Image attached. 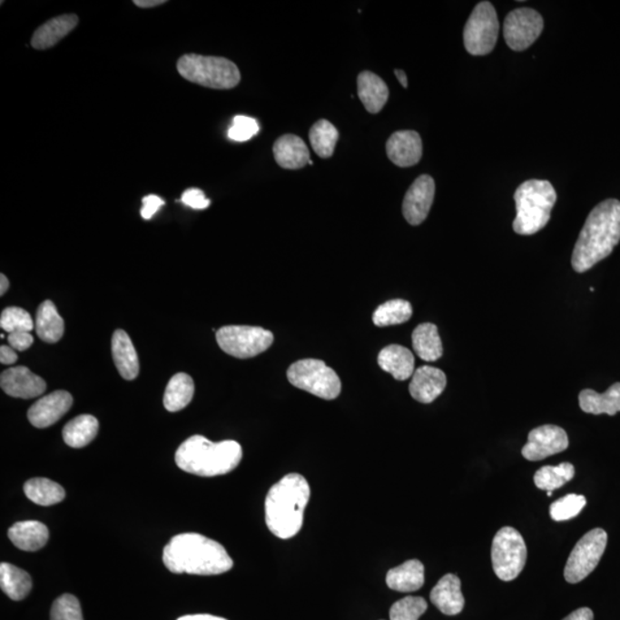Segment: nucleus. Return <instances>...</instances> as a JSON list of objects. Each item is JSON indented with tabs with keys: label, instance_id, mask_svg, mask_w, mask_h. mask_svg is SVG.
Returning a JSON list of instances; mask_svg holds the SVG:
<instances>
[{
	"label": "nucleus",
	"instance_id": "nucleus-1",
	"mask_svg": "<svg viewBox=\"0 0 620 620\" xmlns=\"http://www.w3.org/2000/svg\"><path fill=\"white\" fill-rule=\"evenodd\" d=\"M162 559L167 569L176 575L216 576L233 566L222 545L198 533L173 536L163 549Z\"/></svg>",
	"mask_w": 620,
	"mask_h": 620
},
{
	"label": "nucleus",
	"instance_id": "nucleus-2",
	"mask_svg": "<svg viewBox=\"0 0 620 620\" xmlns=\"http://www.w3.org/2000/svg\"><path fill=\"white\" fill-rule=\"evenodd\" d=\"M620 241V202L615 199L598 203L589 212L572 254V267L585 272L608 258Z\"/></svg>",
	"mask_w": 620,
	"mask_h": 620
},
{
	"label": "nucleus",
	"instance_id": "nucleus-3",
	"mask_svg": "<svg viewBox=\"0 0 620 620\" xmlns=\"http://www.w3.org/2000/svg\"><path fill=\"white\" fill-rule=\"evenodd\" d=\"M310 498V484L301 475H286L272 485L264 503L269 531L283 540L297 536L302 528L303 514Z\"/></svg>",
	"mask_w": 620,
	"mask_h": 620
},
{
	"label": "nucleus",
	"instance_id": "nucleus-4",
	"mask_svg": "<svg viewBox=\"0 0 620 620\" xmlns=\"http://www.w3.org/2000/svg\"><path fill=\"white\" fill-rule=\"evenodd\" d=\"M241 458V446L237 441L212 442L202 436L186 439L175 455L181 470L201 477L227 475L240 466Z\"/></svg>",
	"mask_w": 620,
	"mask_h": 620
},
{
	"label": "nucleus",
	"instance_id": "nucleus-5",
	"mask_svg": "<svg viewBox=\"0 0 620 620\" xmlns=\"http://www.w3.org/2000/svg\"><path fill=\"white\" fill-rule=\"evenodd\" d=\"M514 198L517 212L513 223L514 231L518 235L531 236L549 222L557 194L550 182L528 180L518 186Z\"/></svg>",
	"mask_w": 620,
	"mask_h": 620
},
{
	"label": "nucleus",
	"instance_id": "nucleus-6",
	"mask_svg": "<svg viewBox=\"0 0 620 620\" xmlns=\"http://www.w3.org/2000/svg\"><path fill=\"white\" fill-rule=\"evenodd\" d=\"M177 71L186 81L210 89H233L241 82L236 64L220 56L185 54L177 63Z\"/></svg>",
	"mask_w": 620,
	"mask_h": 620
},
{
	"label": "nucleus",
	"instance_id": "nucleus-7",
	"mask_svg": "<svg viewBox=\"0 0 620 620\" xmlns=\"http://www.w3.org/2000/svg\"><path fill=\"white\" fill-rule=\"evenodd\" d=\"M288 379L296 388L324 400H335L341 392L340 376L320 359H305L290 364Z\"/></svg>",
	"mask_w": 620,
	"mask_h": 620
},
{
	"label": "nucleus",
	"instance_id": "nucleus-8",
	"mask_svg": "<svg viewBox=\"0 0 620 620\" xmlns=\"http://www.w3.org/2000/svg\"><path fill=\"white\" fill-rule=\"evenodd\" d=\"M527 558V548L522 535L510 527L498 530L492 544V565L497 578L503 581L517 578Z\"/></svg>",
	"mask_w": 620,
	"mask_h": 620
},
{
	"label": "nucleus",
	"instance_id": "nucleus-9",
	"mask_svg": "<svg viewBox=\"0 0 620 620\" xmlns=\"http://www.w3.org/2000/svg\"><path fill=\"white\" fill-rule=\"evenodd\" d=\"M216 341L223 352L237 359L258 357L274 342V335L266 329L247 325H228L216 332Z\"/></svg>",
	"mask_w": 620,
	"mask_h": 620
},
{
	"label": "nucleus",
	"instance_id": "nucleus-10",
	"mask_svg": "<svg viewBox=\"0 0 620 620\" xmlns=\"http://www.w3.org/2000/svg\"><path fill=\"white\" fill-rule=\"evenodd\" d=\"M500 24L496 8L489 2H481L472 11L464 27L463 40L466 50L472 55L491 54L497 45Z\"/></svg>",
	"mask_w": 620,
	"mask_h": 620
},
{
	"label": "nucleus",
	"instance_id": "nucleus-11",
	"mask_svg": "<svg viewBox=\"0 0 620 620\" xmlns=\"http://www.w3.org/2000/svg\"><path fill=\"white\" fill-rule=\"evenodd\" d=\"M608 535L602 528H594L576 542L567 558L565 578L567 583L578 584L592 574L604 556Z\"/></svg>",
	"mask_w": 620,
	"mask_h": 620
},
{
	"label": "nucleus",
	"instance_id": "nucleus-12",
	"mask_svg": "<svg viewBox=\"0 0 620 620\" xmlns=\"http://www.w3.org/2000/svg\"><path fill=\"white\" fill-rule=\"evenodd\" d=\"M544 30V19L539 12L532 8H516L507 15L503 25V34L507 44L514 51L528 49Z\"/></svg>",
	"mask_w": 620,
	"mask_h": 620
},
{
	"label": "nucleus",
	"instance_id": "nucleus-13",
	"mask_svg": "<svg viewBox=\"0 0 620 620\" xmlns=\"http://www.w3.org/2000/svg\"><path fill=\"white\" fill-rule=\"evenodd\" d=\"M567 448L569 438L562 428L556 425H542L528 433L522 455L527 461H541L552 455L565 452Z\"/></svg>",
	"mask_w": 620,
	"mask_h": 620
},
{
	"label": "nucleus",
	"instance_id": "nucleus-14",
	"mask_svg": "<svg viewBox=\"0 0 620 620\" xmlns=\"http://www.w3.org/2000/svg\"><path fill=\"white\" fill-rule=\"evenodd\" d=\"M436 183L431 176L422 175L407 191L402 203L403 216L411 225L423 223L435 201Z\"/></svg>",
	"mask_w": 620,
	"mask_h": 620
},
{
	"label": "nucleus",
	"instance_id": "nucleus-15",
	"mask_svg": "<svg viewBox=\"0 0 620 620\" xmlns=\"http://www.w3.org/2000/svg\"><path fill=\"white\" fill-rule=\"evenodd\" d=\"M0 386L7 396L20 399L40 397L46 389L45 380L27 367H15L4 371L0 376Z\"/></svg>",
	"mask_w": 620,
	"mask_h": 620
},
{
	"label": "nucleus",
	"instance_id": "nucleus-16",
	"mask_svg": "<svg viewBox=\"0 0 620 620\" xmlns=\"http://www.w3.org/2000/svg\"><path fill=\"white\" fill-rule=\"evenodd\" d=\"M73 397L66 391H55L34 402L28 411L29 422L37 428H45L58 422L68 413Z\"/></svg>",
	"mask_w": 620,
	"mask_h": 620
},
{
	"label": "nucleus",
	"instance_id": "nucleus-17",
	"mask_svg": "<svg viewBox=\"0 0 620 620\" xmlns=\"http://www.w3.org/2000/svg\"><path fill=\"white\" fill-rule=\"evenodd\" d=\"M388 157L399 167L415 166L423 155L422 138L413 130L397 132L386 143Z\"/></svg>",
	"mask_w": 620,
	"mask_h": 620
},
{
	"label": "nucleus",
	"instance_id": "nucleus-18",
	"mask_svg": "<svg viewBox=\"0 0 620 620\" xmlns=\"http://www.w3.org/2000/svg\"><path fill=\"white\" fill-rule=\"evenodd\" d=\"M448 385L444 371L423 366L415 370L409 384L410 396L420 403H431L440 396Z\"/></svg>",
	"mask_w": 620,
	"mask_h": 620
},
{
	"label": "nucleus",
	"instance_id": "nucleus-19",
	"mask_svg": "<svg viewBox=\"0 0 620 620\" xmlns=\"http://www.w3.org/2000/svg\"><path fill=\"white\" fill-rule=\"evenodd\" d=\"M430 600L442 614L457 615L462 613L466 600L461 591V580L448 574L438 581L430 594Z\"/></svg>",
	"mask_w": 620,
	"mask_h": 620
},
{
	"label": "nucleus",
	"instance_id": "nucleus-20",
	"mask_svg": "<svg viewBox=\"0 0 620 620\" xmlns=\"http://www.w3.org/2000/svg\"><path fill=\"white\" fill-rule=\"evenodd\" d=\"M272 152H274L276 162L284 169L294 171L310 162V153L306 143L296 134L288 133L280 137L275 142Z\"/></svg>",
	"mask_w": 620,
	"mask_h": 620
},
{
	"label": "nucleus",
	"instance_id": "nucleus-21",
	"mask_svg": "<svg viewBox=\"0 0 620 620\" xmlns=\"http://www.w3.org/2000/svg\"><path fill=\"white\" fill-rule=\"evenodd\" d=\"M7 535L12 544L24 552H37L44 547L50 537L49 528L37 520L15 523Z\"/></svg>",
	"mask_w": 620,
	"mask_h": 620
},
{
	"label": "nucleus",
	"instance_id": "nucleus-22",
	"mask_svg": "<svg viewBox=\"0 0 620 620\" xmlns=\"http://www.w3.org/2000/svg\"><path fill=\"white\" fill-rule=\"evenodd\" d=\"M77 25H79V17L75 15H64L47 21L34 34L32 38L34 49L46 50L58 44L63 38L76 28Z\"/></svg>",
	"mask_w": 620,
	"mask_h": 620
},
{
	"label": "nucleus",
	"instance_id": "nucleus-23",
	"mask_svg": "<svg viewBox=\"0 0 620 620\" xmlns=\"http://www.w3.org/2000/svg\"><path fill=\"white\" fill-rule=\"evenodd\" d=\"M113 359L125 380H133L140 374V359L132 340L123 330H116L112 338Z\"/></svg>",
	"mask_w": 620,
	"mask_h": 620
},
{
	"label": "nucleus",
	"instance_id": "nucleus-24",
	"mask_svg": "<svg viewBox=\"0 0 620 620\" xmlns=\"http://www.w3.org/2000/svg\"><path fill=\"white\" fill-rule=\"evenodd\" d=\"M379 364L381 369L391 374L397 380H407L415 372V358L408 349L400 345H389L380 350Z\"/></svg>",
	"mask_w": 620,
	"mask_h": 620
},
{
	"label": "nucleus",
	"instance_id": "nucleus-25",
	"mask_svg": "<svg viewBox=\"0 0 620 620\" xmlns=\"http://www.w3.org/2000/svg\"><path fill=\"white\" fill-rule=\"evenodd\" d=\"M358 94L366 110L377 114L388 103L389 91L379 75L366 71L358 77Z\"/></svg>",
	"mask_w": 620,
	"mask_h": 620
},
{
	"label": "nucleus",
	"instance_id": "nucleus-26",
	"mask_svg": "<svg viewBox=\"0 0 620 620\" xmlns=\"http://www.w3.org/2000/svg\"><path fill=\"white\" fill-rule=\"evenodd\" d=\"M424 566L418 559H410L388 572L386 584L393 591L411 593L424 585Z\"/></svg>",
	"mask_w": 620,
	"mask_h": 620
},
{
	"label": "nucleus",
	"instance_id": "nucleus-27",
	"mask_svg": "<svg viewBox=\"0 0 620 620\" xmlns=\"http://www.w3.org/2000/svg\"><path fill=\"white\" fill-rule=\"evenodd\" d=\"M581 410L587 414L614 416L620 411V383L611 385L604 394L584 389L579 394Z\"/></svg>",
	"mask_w": 620,
	"mask_h": 620
},
{
	"label": "nucleus",
	"instance_id": "nucleus-28",
	"mask_svg": "<svg viewBox=\"0 0 620 620\" xmlns=\"http://www.w3.org/2000/svg\"><path fill=\"white\" fill-rule=\"evenodd\" d=\"M34 330L37 336L47 344H55L62 340L64 332V322L54 302L46 300L38 307Z\"/></svg>",
	"mask_w": 620,
	"mask_h": 620
},
{
	"label": "nucleus",
	"instance_id": "nucleus-29",
	"mask_svg": "<svg viewBox=\"0 0 620 620\" xmlns=\"http://www.w3.org/2000/svg\"><path fill=\"white\" fill-rule=\"evenodd\" d=\"M413 347L416 354L424 361L435 362L444 353L438 328L432 323L419 324L413 332Z\"/></svg>",
	"mask_w": 620,
	"mask_h": 620
},
{
	"label": "nucleus",
	"instance_id": "nucleus-30",
	"mask_svg": "<svg viewBox=\"0 0 620 620\" xmlns=\"http://www.w3.org/2000/svg\"><path fill=\"white\" fill-rule=\"evenodd\" d=\"M98 419L91 415H81L64 425L63 438L72 448H84L98 435Z\"/></svg>",
	"mask_w": 620,
	"mask_h": 620
},
{
	"label": "nucleus",
	"instance_id": "nucleus-31",
	"mask_svg": "<svg viewBox=\"0 0 620 620\" xmlns=\"http://www.w3.org/2000/svg\"><path fill=\"white\" fill-rule=\"evenodd\" d=\"M194 394L193 379L188 374L180 372L172 377L164 391L163 406L171 413L184 409L192 401Z\"/></svg>",
	"mask_w": 620,
	"mask_h": 620
},
{
	"label": "nucleus",
	"instance_id": "nucleus-32",
	"mask_svg": "<svg viewBox=\"0 0 620 620\" xmlns=\"http://www.w3.org/2000/svg\"><path fill=\"white\" fill-rule=\"evenodd\" d=\"M0 586L12 600L21 601L29 595L33 588L32 576L28 572L8 563L0 565Z\"/></svg>",
	"mask_w": 620,
	"mask_h": 620
},
{
	"label": "nucleus",
	"instance_id": "nucleus-33",
	"mask_svg": "<svg viewBox=\"0 0 620 620\" xmlns=\"http://www.w3.org/2000/svg\"><path fill=\"white\" fill-rule=\"evenodd\" d=\"M25 497L36 505L49 507L62 502L66 497L62 485L46 478H33L24 487Z\"/></svg>",
	"mask_w": 620,
	"mask_h": 620
},
{
	"label": "nucleus",
	"instance_id": "nucleus-34",
	"mask_svg": "<svg viewBox=\"0 0 620 620\" xmlns=\"http://www.w3.org/2000/svg\"><path fill=\"white\" fill-rule=\"evenodd\" d=\"M411 316H413V307L410 302L402 299H394L377 308L372 315V320L376 327L385 328L408 322Z\"/></svg>",
	"mask_w": 620,
	"mask_h": 620
},
{
	"label": "nucleus",
	"instance_id": "nucleus-35",
	"mask_svg": "<svg viewBox=\"0 0 620 620\" xmlns=\"http://www.w3.org/2000/svg\"><path fill=\"white\" fill-rule=\"evenodd\" d=\"M338 140H340V133H338L335 125L329 123L328 120L318 121L310 129V145L320 158L332 157Z\"/></svg>",
	"mask_w": 620,
	"mask_h": 620
},
{
	"label": "nucleus",
	"instance_id": "nucleus-36",
	"mask_svg": "<svg viewBox=\"0 0 620 620\" xmlns=\"http://www.w3.org/2000/svg\"><path fill=\"white\" fill-rule=\"evenodd\" d=\"M575 467L569 462L558 464L556 467L546 466L535 475V484L544 491H552L565 487L575 477Z\"/></svg>",
	"mask_w": 620,
	"mask_h": 620
},
{
	"label": "nucleus",
	"instance_id": "nucleus-37",
	"mask_svg": "<svg viewBox=\"0 0 620 620\" xmlns=\"http://www.w3.org/2000/svg\"><path fill=\"white\" fill-rule=\"evenodd\" d=\"M586 497L578 494H569L550 506L549 513L555 522H565L576 517L586 506Z\"/></svg>",
	"mask_w": 620,
	"mask_h": 620
},
{
	"label": "nucleus",
	"instance_id": "nucleus-38",
	"mask_svg": "<svg viewBox=\"0 0 620 620\" xmlns=\"http://www.w3.org/2000/svg\"><path fill=\"white\" fill-rule=\"evenodd\" d=\"M428 610V602L420 596H407L401 598L391 606L389 619L391 620H418Z\"/></svg>",
	"mask_w": 620,
	"mask_h": 620
},
{
	"label": "nucleus",
	"instance_id": "nucleus-39",
	"mask_svg": "<svg viewBox=\"0 0 620 620\" xmlns=\"http://www.w3.org/2000/svg\"><path fill=\"white\" fill-rule=\"evenodd\" d=\"M0 327L8 333L25 331L30 332L34 329L32 315L19 307H8L0 316Z\"/></svg>",
	"mask_w": 620,
	"mask_h": 620
},
{
	"label": "nucleus",
	"instance_id": "nucleus-40",
	"mask_svg": "<svg viewBox=\"0 0 620 620\" xmlns=\"http://www.w3.org/2000/svg\"><path fill=\"white\" fill-rule=\"evenodd\" d=\"M51 620H84L80 601L71 594H64L54 602Z\"/></svg>",
	"mask_w": 620,
	"mask_h": 620
},
{
	"label": "nucleus",
	"instance_id": "nucleus-41",
	"mask_svg": "<svg viewBox=\"0 0 620 620\" xmlns=\"http://www.w3.org/2000/svg\"><path fill=\"white\" fill-rule=\"evenodd\" d=\"M259 130L257 120L245 115H237L228 130V137L235 142H247L257 136Z\"/></svg>",
	"mask_w": 620,
	"mask_h": 620
},
{
	"label": "nucleus",
	"instance_id": "nucleus-42",
	"mask_svg": "<svg viewBox=\"0 0 620 620\" xmlns=\"http://www.w3.org/2000/svg\"><path fill=\"white\" fill-rule=\"evenodd\" d=\"M181 202L193 210H206L211 205L210 199L199 189H189L183 193Z\"/></svg>",
	"mask_w": 620,
	"mask_h": 620
},
{
	"label": "nucleus",
	"instance_id": "nucleus-43",
	"mask_svg": "<svg viewBox=\"0 0 620 620\" xmlns=\"http://www.w3.org/2000/svg\"><path fill=\"white\" fill-rule=\"evenodd\" d=\"M7 341L13 349L24 352V350H27L34 344V337L30 335V332L17 331L10 333V336L7 337Z\"/></svg>",
	"mask_w": 620,
	"mask_h": 620
},
{
	"label": "nucleus",
	"instance_id": "nucleus-44",
	"mask_svg": "<svg viewBox=\"0 0 620 620\" xmlns=\"http://www.w3.org/2000/svg\"><path fill=\"white\" fill-rule=\"evenodd\" d=\"M164 205V202L162 198L151 194V196H146L143 198V208L141 211L142 218L144 220H151L155 215L162 206Z\"/></svg>",
	"mask_w": 620,
	"mask_h": 620
},
{
	"label": "nucleus",
	"instance_id": "nucleus-45",
	"mask_svg": "<svg viewBox=\"0 0 620 620\" xmlns=\"http://www.w3.org/2000/svg\"><path fill=\"white\" fill-rule=\"evenodd\" d=\"M17 361V355L15 349L11 346L3 345L0 347V362L2 364H13Z\"/></svg>",
	"mask_w": 620,
	"mask_h": 620
},
{
	"label": "nucleus",
	"instance_id": "nucleus-46",
	"mask_svg": "<svg viewBox=\"0 0 620 620\" xmlns=\"http://www.w3.org/2000/svg\"><path fill=\"white\" fill-rule=\"evenodd\" d=\"M563 620H594V614L589 608H580L566 615Z\"/></svg>",
	"mask_w": 620,
	"mask_h": 620
},
{
	"label": "nucleus",
	"instance_id": "nucleus-47",
	"mask_svg": "<svg viewBox=\"0 0 620 620\" xmlns=\"http://www.w3.org/2000/svg\"><path fill=\"white\" fill-rule=\"evenodd\" d=\"M166 3L167 2H164V0H134L133 2L134 5L141 8L157 7L160 5H163V4Z\"/></svg>",
	"mask_w": 620,
	"mask_h": 620
},
{
	"label": "nucleus",
	"instance_id": "nucleus-48",
	"mask_svg": "<svg viewBox=\"0 0 620 620\" xmlns=\"http://www.w3.org/2000/svg\"><path fill=\"white\" fill-rule=\"evenodd\" d=\"M177 620H227V619L216 617V615L202 614V615H183V617H181Z\"/></svg>",
	"mask_w": 620,
	"mask_h": 620
},
{
	"label": "nucleus",
	"instance_id": "nucleus-49",
	"mask_svg": "<svg viewBox=\"0 0 620 620\" xmlns=\"http://www.w3.org/2000/svg\"><path fill=\"white\" fill-rule=\"evenodd\" d=\"M394 74H396L397 79L399 82H400V84L403 86V88H408V79H407L406 73L403 72L402 69H396Z\"/></svg>",
	"mask_w": 620,
	"mask_h": 620
},
{
	"label": "nucleus",
	"instance_id": "nucleus-50",
	"mask_svg": "<svg viewBox=\"0 0 620 620\" xmlns=\"http://www.w3.org/2000/svg\"><path fill=\"white\" fill-rule=\"evenodd\" d=\"M8 288H10V281H8L7 277L4 274L0 275V296H4Z\"/></svg>",
	"mask_w": 620,
	"mask_h": 620
},
{
	"label": "nucleus",
	"instance_id": "nucleus-51",
	"mask_svg": "<svg viewBox=\"0 0 620 620\" xmlns=\"http://www.w3.org/2000/svg\"><path fill=\"white\" fill-rule=\"evenodd\" d=\"M547 496H548V497H552V496H553V492H552V491H548V492H547Z\"/></svg>",
	"mask_w": 620,
	"mask_h": 620
}]
</instances>
